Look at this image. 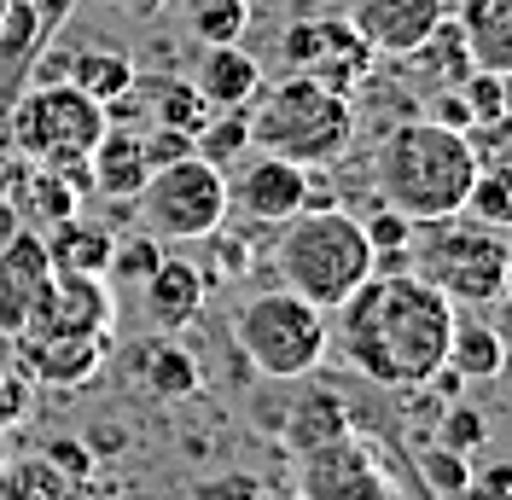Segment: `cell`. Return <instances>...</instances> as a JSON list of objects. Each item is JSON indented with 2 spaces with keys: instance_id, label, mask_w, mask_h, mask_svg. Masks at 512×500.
Wrapping results in <instances>:
<instances>
[{
  "instance_id": "36",
  "label": "cell",
  "mask_w": 512,
  "mask_h": 500,
  "mask_svg": "<svg viewBox=\"0 0 512 500\" xmlns=\"http://www.w3.org/2000/svg\"><path fill=\"white\" fill-rule=\"evenodd\" d=\"M140 146H146V163L163 169V163H175V157L192 152V134L187 128H169V123H152V128H140Z\"/></svg>"
},
{
  "instance_id": "12",
  "label": "cell",
  "mask_w": 512,
  "mask_h": 500,
  "mask_svg": "<svg viewBox=\"0 0 512 500\" xmlns=\"http://www.w3.org/2000/svg\"><path fill=\"white\" fill-rule=\"evenodd\" d=\"M30 338H117V297L99 274H53L30 320L18 326Z\"/></svg>"
},
{
  "instance_id": "28",
  "label": "cell",
  "mask_w": 512,
  "mask_h": 500,
  "mask_svg": "<svg viewBox=\"0 0 512 500\" xmlns=\"http://www.w3.org/2000/svg\"><path fill=\"white\" fill-rule=\"evenodd\" d=\"M192 152L204 157V163H216V169H233L239 157L251 152V117H245V105L239 111H210V123L192 134Z\"/></svg>"
},
{
  "instance_id": "22",
  "label": "cell",
  "mask_w": 512,
  "mask_h": 500,
  "mask_svg": "<svg viewBox=\"0 0 512 500\" xmlns=\"http://www.w3.org/2000/svg\"><path fill=\"white\" fill-rule=\"evenodd\" d=\"M402 64L425 76V88H431V94L460 88V82L478 70V64H472V53H466V35H460V24H454V12H443V18L425 30V41H419L414 53H402Z\"/></svg>"
},
{
  "instance_id": "16",
  "label": "cell",
  "mask_w": 512,
  "mask_h": 500,
  "mask_svg": "<svg viewBox=\"0 0 512 500\" xmlns=\"http://www.w3.org/2000/svg\"><path fill=\"white\" fill-rule=\"evenodd\" d=\"M18 361H24V378L47 384V390H76V384H94L105 355H111V338H30L18 332Z\"/></svg>"
},
{
  "instance_id": "7",
  "label": "cell",
  "mask_w": 512,
  "mask_h": 500,
  "mask_svg": "<svg viewBox=\"0 0 512 500\" xmlns=\"http://www.w3.org/2000/svg\"><path fill=\"white\" fill-rule=\"evenodd\" d=\"M507 262L512 250L501 239V227L489 221H431V245L419 250V280H431L454 309H483V303H501V285H507Z\"/></svg>"
},
{
  "instance_id": "19",
  "label": "cell",
  "mask_w": 512,
  "mask_h": 500,
  "mask_svg": "<svg viewBox=\"0 0 512 500\" xmlns=\"http://www.w3.org/2000/svg\"><path fill=\"white\" fill-rule=\"evenodd\" d=\"M192 88L210 99L216 111H239V105H251L256 88H262V64H256L239 41L204 47L198 64H192Z\"/></svg>"
},
{
  "instance_id": "23",
  "label": "cell",
  "mask_w": 512,
  "mask_h": 500,
  "mask_svg": "<svg viewBox=\"0 0 512 500\" xmlns=\"http://www.w3.org/2000/svg\"><path fill=\"white\" fill-rule=\"evenodd\" d=\"M460 378H501L507 373V338L478 320V314H460L454 309V332H448V361Z\"/></svg>"
},
{
  "instance_id": "32",
  "label": "cell",
  "mask_w": 512,
  "mask_h": 500,
  "mask_svg": "<svg viewBox=\"0 0 512 500\" xmlns=\"http://www.w3.org/2000/svg\"><path fill=\"white\" fill-rule=\"evenodd\" d=\"M419 477L437 495H466L472 489V454H454L443 442H431V448H419Z\"/></svg>"
},
{
  "instance_id": "40",
  "label": "cell",
  "mask_w": 512,
  "mask_h": 500,
  "mask_svg": "<svg viewBox=\"0 0 512 500\" xmlns=\"http://www.w3.org/2000/svg\"><path fill=\"white\" fill-rule=\"evenodd\" d=\"M501 111H507V123H512V70L501 76Z\"/></svg>"
},
{
  "instance_id": "31",
  "label": "cell",
  "mask_w": 512,
  "mask_h": 500,
  "mask_svg": "<svg viewBox=\"0 0 512 500\" xmlns=\"http://www.w3.org/2000/svg\"><path fill=\"white\" fill-rule=\"evenodd\" d=\"M163 262V239L158 233H128V239H117V250H111V268H105V280H117V285H140L152 268Z\"/></svg>"
},
{
  "instance_id": "34",
  "label": "cell",
  "mask_w": 512,
  "mask_h": 500,
  "mask_svg": "<svg viewBox=\"0 0 512 500\" xmlns=\"http://www.w3.org/2000/svg\"><path fill=\"white\" fill-rule=\"evenodd\" d=\"M437 442H443V448H454V454H478L483 442H489V419H483L478 407L454 402L443 413V431H437Z\"/></svg>"
},
{
  "instance_id": "20",
  "label": "cell",
  "mask_w": 512,
  "mask_h": 500,
  "mask_svg": "<svg viewBox=\"0 0 512 500\" xmlns=\"http://www.w3.org/2000/svg\"><path fill=\"white\" fill-rule=\"evenodd\" d=\"M41 245H47V256H53V274H99V280H105L111 250H117V233L76 210V216L53 221V227L41 233Z\"/></svg>"
},
{
  "instance_id": "2",
  "label": "cell",
  "mask_w": 512,
  "mask_h": 500,
  "mask_svg": "<svg viewBox=\"0 0 512 500\" xmlns=\"http://www.w3.org/2000/svg\"><path fill=\"white\" fill-rule=\"evenodd\" d=\"M478 169L483 157L466 128H448L437 117H408L379 140L373 187H379V204L402 210L414 227H431V221L466 216Z\"/></svg>"
},
{
  "instance_id": "33",
  "label": "cell",
  "mask_w": 512,
  "mask_h": 500,
  "mask_svg": "<svg viewBox=\"0 0 512 500\" xmlns=\"http://www.w3.org/2000/svg\"><path fill=\"white\" fill-rule=\"evenodd\" d=\"M460 99H466V111H472V128L507 123V111H501V76H495V70H472V76L460 82Z\"/></svg>"
},
{
  "instance_id": "18",
  "label": "cell",
  "mask_w": 512,
  "mask_h": 500,
  "mask_svg": "<svg viewBox=\"0 0 512 500\" xmlns=\"http://www.w3.org/2000/svg\"><path fill=\"white\" fill-rule=\"evenodd\" d=\"M146 175H152V163H146V146H140V128L105 123V134H99L94 152H88V187L105 192V198H117V204H128Z\"/></svg>"
},
{
  "instance_id": "5",
  "label": "cell",
  "mask_w": 512,
  "mask_h": 500,
  "mask_svg": "<svg viewBox=\"0 0 512 500\" xmlns=\"http://www.w3.org/2000/svg\"><path fill=\"white\" fill-rule=\"evenodd\" d=\"M105 123H111V111L99 99H88L64 76H47V82H30L24 94L12 99L6 140L35 169H82L88 152H94V140L105 134Z\"/></svg>"
},
{
  "instance_id": "45",
  "label": "cell",
  "mask_w": 512,
  "mask_h": 500,
  "mask_svg": "<svg viewBox=\"0 0 512 500\" xmlns=\"http://www.w3.org/2000/svg\"><path fill=\"white\" fill-rule=\"evenodd\" d=\"M507 250H512V239H507Z\"/></svg>"
},
{
  "instance_id": "24",
  "label": "cell",
  "mask_w": 512,
  "mask_h": 500,
  "mask_svg": "<svg viewBox=\"0 0 512 500\" xmlns=\"http://www.w3.org/2000/svg\"><path fill=\"white\" fill-rule=\"evenodd\" d=\"M64 82H76V88L88 99H99V105H117V99L134 94L140 70H134V59L117 53V47H82L76 59L64 64Z\"/></svg>"
},
{
  "instance_id": "4",
  "label": "cell",
  "mask_w": 512,
  "mask_h": 500,
  "mask_svg": "<svg viewBox=\"0 0 512 500\" xmlns=\"http://www.w3.org/2000/svg\"><path fill=\"white\" fill-rule=\"evenodd\" d=\"M245 117H251L256 152L291 157L303 169H332L355 140V105L332 88H320L303 70H291L280 82H262L256 99L245 105Z\"/></svg>"
},
{
  "instance_id": "9",
  "label": "cell",
  "mask_w": 512,
  "mask_h": 500,
  "mask_svg": "<svg viewBox=\"0 0 512 500\" xmlns=\"http://www.w3.org/2000/svg\"><path fill=\"white\" fill-rule=\"evenodd\" d=\"M297 495L303 500H402L390 466L379 460V442L361 431H338V437L315 442L297 454Z\"/></svg>"
},
{
  "instance_id": "35",
  "label": "cell",
  "mask_w": 512,
  "mask_h": 500,
  "mask_svg": "<svg viewBox=\"0 0 512 500\" xmlns=\"http://www.w3.org/2000/svg\"><path fill=\"white\" fill-rule=\"evenodd\" d=\"M361 227H367V245H373V256H379V250H408L414 245V221L402 216V210H390V204H379V210H367V216H361Z\"/></svg>"
},
{
  "instance_id": "42",
  "label": "cell",
  "mask_w": 512,
  "mask_h": 500,
  "mask_svg": "<svg viewBox=\"0 0 512 500\" xmlns=\"http://www.w3.org/2000/svg\"><path fill=\"white\" fill-rule=\"evenodd\" d=\"M262 500H303L297 489H280V495H262Z\"/></svg>"
},
{
  "instance_id": "27",
  "label": "cell",
  "mask_w": 512,
  "mask_h": 500,
  "mask_svg": "<svg viewBox=\"0 0 512 500\" xmlns=\"http://www.w3.org/2000/svg\"><path fill=\"white\" fill-rule=\"evenodd\" d=\"M0 500H94V495L41 454V460H24L12 477H0Z\"/></svg>"
},
{
  "instance_id": "3",
  "label": "cell",
  "mask_w": 512,
  "mask_h": 500,
  "mask_svg": "<svg viewBox=\"0 0 512 500\" xmlns=\"http://www.w3.org/2000/svg\"><path fill=\"white\" fill-rule=\"evenodd\" d=\"M274 274H280L286 291H297L315 309L332 314L373 274V245H367L361 216H350L344 204H303L291 221H280Z\"/></svg>"
},
{
  "instance_id": "39",
  "label": "cell",
  "mask_w": 512,
  "mask_h": 500,
  "mask_svg": "<svg viewBox=\"0 0 512 500\" xmlns=\"http://www.w3.org/2000/svg\"><path fill=\"white\" fill-rule=\"evenodd\" d=\"M47 460H53L59 471H70V477H88V471H94V454H88L82 442H53Z\"/></svg>"
},
{
  "instance_id": "43",
  "label": "cell",
  "mask_w": 512,
  "mask_h": 500,
  "mask_svg": "<svg viewBox=\"0 0 512 500\" xmlns=\"http://www.w3.org/2000/svg\"><path fill=\"white\" fill-rule=\"evenodd\" d=\"M501 297H512V262H507V285H501Z\"/></svg>"
},
{
  "instance_id": "29",
  "label": "cell",
  "mask_w": 512,
  "mask_h": 500,
  "mask_svg": "<svg viewBox=\"0 0 512 500\" xmlns=\"http://www.w3.org/2000/svg\"><path fill=\"white\" fill-rule=\"evenodd\" d=\"M210 99L192 88V76H163L158 88H152V123H169V128H187V134H198V128L210 123Z\"/></svg>"
},
{
  "instance_id": "26",
  "label": "cell",
  "mask_w": 512,
  "mask_h": 500,
  "mask_svg": "<svg viewBox=\"0 0 512 500\" xmlns=\"http://www.w3.org/2000/svg\"><path fill=\"white\" fill-rule=\"evenodd\" d=\"M338 431H350V413H344V402H338L332 390L297 396V402L286 407V419H280V437H286L291 454H303V448H315V442L338 437Z\"/></svg>"
},
{
  "instance_id": "14",
  "label": "cell",
  "mask_w": 512,
  "mask_h": 500,
  "mask_svg": "<svg viewBox=\"0 0 512 500\" xmlns=\"http://www.w3.org/2000/svg\"><path fill=\"white\" fill-rule=\"evenodd\" d=\"M443 12H448V0H355L350 24L379 59H402V53H414L425 41V30Z\"/></svg>"
},
{
  "instance_id": "8",
  "label": "cell",
  "mask_w": 512,
  "mask_h": 500,
  "mask_svg": "<svg viewBox=\"0 0 512 500\" xmlns=\"http://www.w3.org/2000/svg\"><path fill=\"white\" fill-rule=\"evenodd\" d=\"M128 204H134V221L158 239H210L216 227H227V169L187 152L152 169Z\"/></svg>"
},
{
  "instance_id": "1",
  "label": "cell",
  "mask_w": 512,
  "mask_h": 500,
  "mask_svg": "<svg viewBox=\"0 0 512 500\" xmlns=\"http://www.w3.org/2000/svg\"><path fill=\"white\" fill-rule=\"evenodd\" d=\"M326 320L338 355L361 378L384 390H425L448 361L454 303L414 268H402V274H367Z\"/></svg>"
},
{
  "instance_id": "17",
  "label": "cell",
  "mask_w": 512,
  "mask_h": 500,
  "mask_svg": "<svg viewBox=\"0 0 512 500\" xmlns=\"http://www.w3.org/2000/svg\"><path fill=\"white\" fill-rule=\"evenodd\" d=\"M128 373L152 402H192L198 384H204L198 355L187 344H175V332H163L152 344H128Z\"/></svg>"
},
{
  "instance_id": "30",
  "label": "cell",
  "mask_w": 512,
  "mask_h": 500,
  "mask_svg": "<svg viewBox=\"0 0 512 500\" xmlns=\"http://www.w3.org/2000/svg\"><path fill=\"white\" fill-rule=\"evenodd\" d=\"M466 216L489 221V227H512V163H483L472 198H466Z\"/></svg>"
},
{
  "instance_id": "44",
  "label": "cell",
  "mask_w": 512,
  "mask_h": 500,
  "mask_svg": "<svg viewBox=\"0 0 512 500\" xmlns=\"http://www.w3.org/2000/svg\"><path fill=\"white\" fill-rule=\"evenodd\" d=\"M0 12H6V0H0Z\"/></svg>"
},
{
  "instance_id": "6",
  "label": "cell",
  "mask_w": 512,
  "mask_h": 500,
  "mask_svg": "<svg viewBox=\"0 0 512 500\" xmlns=\"http://www.w3.org/2000/svg\"><path fill=\"white\" fill-rule=\"evenodd\" d=\"M233 344L262 378H309L326 361L332 320L309 297L274 285V291H256L233 309Z\"/></svg>"
},
{
  "instance_id": "41",
  "label": "cell",
  "mask_w": 512,
  "mask_h": 500,
  "mask_svg": "<svg viewBox=\"0 0 512 500\" xmlns=\"http://www.w3.org/2000/svg\"><path fill=\"white\" fill-rule=\"evenodd\" d=\"M134 6H140V12H163V6H169V0H134Z\"/></svg>"
},
{
  "instance_id": "25",
  "label": "cell",
  "mask_w": 512,
  "mask_h": 500,
  "mask_svg": "<svg viewBox=\"0 0 512 500\" xmlns=\"http://www.w3.org/2000/svg\"><path fill=\"white\" fill-rule=\"evenodd\" d=\"M169 6H175V24L198 47L245 41V30H251V0H169Z\"/></svg>"
},
{
  "instance_id": "13",
  "label": "cell",
  "mask_w": 512,
  "mask_h": 500,
  "mask_svg": "<svg viewBox=\"0 0 512 500\" xmlns=\"http://www.w3.org/2000/svg\"><path fill=\"white\" fill-rule=\"evenodd\" d=\"M53 285V256L41 245V233L12 227L0 239V332L18 338V326L30 320V309L41 303V291Z\"/></svg>"
},
{
  "instance_id": "15",
  "label": "cell",
  "mask_w": 512,
  "mask_h": 500,
  "mask_svg": "<svg viewBox=\"0 0 512 500\" xmlns=\"http://www.w3.org/2000/svg\"><path fill=\"white\" fill-rule=\"evenodd\" d=\"M204 297H210V274H204L198 262H187V256H169V250H163L158 268L140 280V314H146L158 332L192 326L198 309H204Z\"/></svg>"
},
{
  "instance_id": "21",
  "label": "cell",
  "mask_w": 512,
  "mask_h": 500,
  "mask_svg": "<svg viewBox=\"0 0 512 500\" xmlns=\"http://www.w3.org/2000/svg\"><path fill=\"white\" fill-rule=\"evenodd\" d=\"M454 24L466 35V53L478 70L507 76L512 70V0H460Z\"/></svg>"
},
{
  "instance_id": "10",
  "label": "cell",
  "mask_w": 512,
  "mask_h": 500,
  "mask_svg": "<svg viewBox=\"0 0 512 500\" xmlns=\"http://www.w3.org/2000/svg\"><path fill=\"white\" fill-rule=\"evenodd\" d=\"M280 59H286V70H303V76H315L320 88L350 99L373 76L379 53L355 35L350 18H303V24H291L280 35Z\"/></svg>"
},
{
  "instance_id": "37",
  "label": "cell",
  "mask_w": 512,
  "mask_h": 500,
  "mask_svg": "<svg viewBox=\"0 0 512 500\" xmlns=\"http://www.w3.org/2000/svg\"><path fill=\"white\" fill-rule=\"evenodd\" d=\"M30 413V378L24 373H0V431H12Z\"/></svg>"
},
{
  "instance_id": "11",
  "label": "cell",
  "mask_w": 512,
  "mask_h": 500,
  "mask_svg": "<svg viewBox=\"0 0 512 500\" xmlns=\"http://www.w3.org/2000/svg\"><path fill=\"white\" fill-rule=\"evenodd\" d=\"M309 204V169L274 152H245L227 169V216L251 221V227H280Z\"/></svg>"
},
{
  "instance_id": "38",
  "label": "cell",
  "mask_w": 512,
  "mask_h": 500,
  "mask_svg": "<svg viewBox=\"0 0 512 500\" xmlns=\"http://www.w3.org/2000/svg\"><path fill=\"white\" fill-rule=\"evenodd\" d=\"M268 489L256 483V477H245V471H233V477H216V483H204L198 489V500H262Z\"/></svg>"
}]
</instances>
